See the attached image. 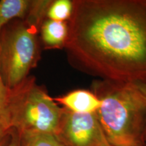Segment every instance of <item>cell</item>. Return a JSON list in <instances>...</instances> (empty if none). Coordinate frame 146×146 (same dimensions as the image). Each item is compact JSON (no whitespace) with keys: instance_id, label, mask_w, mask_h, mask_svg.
I'll use <instances>...</instances> for the list:
<instances>
[{"instance_id":"6da1fadb","label":"cell","mask_w":146,"mask_h":146,"mask_svg":"<svg viewBox=\"0 0 146 146\" xmlns=\"http://www.w3.org/2000/svg\"><path fill=\"white\" fill-rule=\"evenodd\" d=\"M64 47L76 68L146 85V0H74Z\"/></svg>"},{"instance_id":"5bb4252c","label":"cell","mask_w":146,"mask_h":146,"mask_svg":"<svg viewBox=\"0 0 146 146\" xmlns=\"http://www.w3.org/2000/svg\"><path fill=\"white\" fill-rule=\"evenodd\" d=\"M143 146H146V142H145V143H144V144H143Z\"/></svg>"},{"instance_id":"3957f363","label":"cell","mask_w":146,"mask_h":146,"mask_svg":"<svg viewBox=\"0 0 146 146\" xmlns=\"http://www.w3.org/2000/svg\"><path fill=\"white\" fill-rule=\"evenodd\" d=\"M8 109L11 126L19 136L56 135L63 113V107L36 84L33 76L9 89Z\"/></svg>"},{"instance_id":"7c38bea8","label":"cell","mask_w":146,"mask_h":146,"mask_svg":"<svg viewBox=\"0 0 146 146\" xmlns=\"http://www.w3.org/2000/svg\"><path fill=\"white\" fill-rule=\"evenodd\" d=\"M18 135L15 133V131H14L13 133V135H12V139H11L10 143H9L6 146H18Z\"/></svg>"},{"instance_id":"9c48e42d","label":"cell","mask_w":146,"mask_h":146,"mask_svg":"<svg viewBox=\"0 0 146 146\" xmlns=\"http://www.w3.org/2000/svg\"><path fill=\"white\" fill-rule=\"evenodd\" d=\"M9 88L5 85L0 73V146H6L14 131L10 123L8 109Z\"/></svg>"},{"instance_id":"ba28073f","label":"cell","mask_w":146,"mask_h":146,"mask_svg":"<svg viewBox=\"0 0 146 146\" xmlns=\"http://www.w3.org/2000/svg\"><path fill=\"white\" fill-rule=\"evenodd\" d=\"M31 5L29 0H1L0 1V31L12 20H25Z\"/></svg>"},{"instance_id":"30bf717a","label":"cell","mask_w":146,"mask_h":146,"mask_svg":"<svg viewBox=\"0 0 146 146\" xmlns=\"http://www.w3.org/2000/svg\"><path fill=\"white\" fill-rule=\"evenodd\" d=\"M73 10V1L70 0L52 1L47 12L48 19L66 22L71 17Z\"/></svg>"},{"instance_id":"52a82bcc","label":"cell","mask_w":146,"mask_h":146,"mask_svg":"<svg viewBox=\"0 0 146 146\" xmlns=\"http://www.w3.org/2000/svg\"><path fill=\"white\" fill-rule=\"evenodd\" d=\"M41 37L46 49L64 47L68 34V22L45 20L40 27Z\"/></svg>"},{"instance_id":"4fadbf2b","label":"cell","mask_w":146,"mask_h":146,"mask_svg":"<svg viewBox=\"0 0 146 146\" xmlns=\"http://www.w3.org/2000/svg\"><path fill=\"white\" fill-rule=\"evenodd\" d=\"M143 138L144 142H146V118L145 120V125H144L143 132Z\"/></svg>"},{"instance_id":"5b68a950","label":"cell","mask_w":146,"mask_h":146,"mask_svg":"<svg viewBox=\"0 0 146 146\" xmlns=\"http://www.w3.org/2000/svg\"><path fill=\"white\" fill-rule=\"evenodd\" d=\"M55 136L63 146H112L96 113H76L63 108Z\"/></svg>"},{"instance_id":"277c9868","label":"cell","mask_w":146,"mask_h":146,"mask_svg":"<svg viewBox=\"0 0 146 146\" xmlns=\"http://www.w3.org/2000/svg\"><path fill=\"white\" fill-rule=\"evenodd\" d=\"M39 27L26 20L15 21L0 31V73L9 89L28 77L40 58Z\"/></svg>"},{"instance_id":"8992f818","label":"cell","mask_w":146,"mask_h":146,"mask_svg":"<svg viewBox=\"0 0 146 146\" xmlns=\"http://www.w3.org/2000/svg\"><path fill=\"white\" fill-rule=\"evenodd\" d=\"M54 100L64 108L76 113H96L101 106V101L94 93L85 89L72 91Z\"/></svg>"},{"instance_id":"8fae6325","label":"cell","mask_w":146,"mask_h":146,"mask_svg":"<svg viewBox=\"0 0 146 146\" xmlns=\"http://www.w3.org/2000/svg\"><path fill=\"white\" fill-rule=\"evenodd\" d=\"M18 146H63L54 135H18Z\"/></svg>"},{"instance_id":"7a4b0ae2","label":"cell","mask_w":146,"mask_h":146,"mask_svg":"<svg viewBox=\"0 0 146 146\" xmlns=\"http://www.w3.org/2000/svg\"><path fill=\"white\" fill-rule=\"evenodd\" d=\"M101 101L96 112L112 146H143L146 85L104 80L94 85Z\"/></svg>"}]
</instances>
